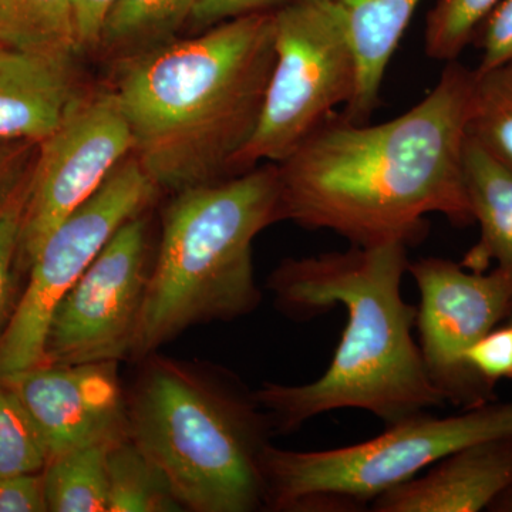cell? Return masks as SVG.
<instances>
[{"mask_svg":"<svg viewBox=\"0 0 512 512\" xmlns=\"http://www.w3.org/2000/svg\"><path fill=\"white\" fill-rule=\"evenodd\" d=\"M26 197L28 190L0 217V336L5 332L18 303L15 302V284Z\"/></svg>","mask_w":512,"mask_h":512,"instance_id":"cell-24","label":"cell"},{"mask_svg":"<svg viewBox=\"0 0 512 512\" xmlns=\"http://www.w3.org/2000/svg\"><path fill=\"white\" fill-rule=\"evenodd\" d=\"M160 192L131 154L50 232L29 266L28 285L0 336V379L46 362L47 329L57 303L119 228L150 210Z\"/></svg>","mask_w":512,"mask_h":512,"instance_id":"cell-8","label":"cell"},{"mask_svg":"<svg viewBox=\"0 0 512 512\" xmlns=\"http://www.w3.org/2000/svg\"><path fill=\"white\" fill-rule=\"evenodd\" d=\"M284 2L285 0H200L190 22L198 28L207 29L249 13L272 12Z\"/></svg>","mask_w":512,"mask_h":512,"instance_id":"cell-29","label":"cell"},{"mask_svg":"<svg viewBox=\"0 0 512 512\" xmlns=\"http://www.w3.org/2000/svg\"><path fill=\"white\" fill-rule=\"evenodd\" d=\"M272 12L249 13L117 60L113 90L134 151L158 190L237 174L275 66Z\"/></svg>","mask_w":512,"mask_h":512,"instance_id":"cell-3","label":"cell"},{"mask_svg":"<svg viewBox=\"0 0 512 512\" xmlns=\"http://www.w3.org/2000/svg\"><path fill=\"white\" fill-rule=\"evenodd\" d=\"M512 490V434L448 454L376 500L375 512H477Z\"/></svg>","mask_w":512,"mask_h":512,"instance_id":"cell-13","label":"cell"},{"mask_svg":"<svg viewBox=\"0 0 512 512\" xmlns=\"http://www.w3.org/2000/svg\"><path fill=\"white\" fill-rule=\"evenodd\" d=\"M79 56L0 45V141L42 143L89 87Z\"/></svg>","mask_w":512,"mask_h":512,"instance_id":"cell-14","label":"cell"},{"mask_svg":"<svg viewBox=\"0 0 512 512\" xmlns=\"http://www.w3.org/2000/svg\"><path fill=\"white\" fill-rule=\"evenodd\" d=\"M0 45L82 56L72 0H0Z\"/></svg>","mask_w":512,"mask_h":512,"instance_id":"cell-20","label":"cell"},{"mask_svg":"<svg viewBox=\"0 0 512 512\" xmlns=\"http://www.w3.org/2000/svg\"><path fill=\"white\" fill-rule=\"evenodd\" d=\"M153 261L146 211L119 228L57 303L47 329L46 362L131 359Z\"/></svg>","mask_w":512,"mask_h":512,"instance_id":"cell-9","label":"cell"},{"mask_svg":"<svg viewBox=\"0 0 512 512\" xmlns=\"http://www.w3.org/2000/svg\"><path fill=\"white\" fill-rule=\"evenodd\" d=\"M406 244L352 245L348 251L288 258L268 289L293 319H312L336 305L348 323L326 372L311 383H264L255 400L276 433H292L315 417L359 409L384 424L446 406L431 383L414 339L417 306L403 298Z\"/></svg>","mask_w":512,"mask_h":512,"instance_id":"cell-2","label":"cell"},{"mask_svg":"<svg viewBox=\"0 0 512 512\" xmlns=\"http://www.w3.org/2000/svg\"><path fill=\"white\" fill-rule=\"evenodd\" d=\"M348 28L359 66L355 100L342 116L369 123L379 106L380 87L390 60L421 0H332Z\"/></svg>","mask_w":512,"mask_h":512,"instance_id":"cell-15","label":"cell"},{"mask_svg":"<svg viewBox=\"0 0 512 512\" xmlns=\"http://www.w3.org/2000/svg\"><path fill=\"white\" fill-rule=\"evenodd\" d=\"M407 272L419 288L417 343L433 386L463 409L494 402V386L468 366L466 353L511 315V279L498 268L473 272L437 256L409 264Z\"/></svg>","mask_w":512,"mask_h":512,"instance_id":"cell-10","label":"cell"},{"mask_svg":"<svg viewBox=\"0 0 512 512\" xmlns=\"http://www.w3.org/2000/svg\"><path fill=\"white\" fill-rule=\"evenodd\" d=\"M275 66L261 120L237 174L279 164L350 106L359 66L345 19L332 0H285L274 10Z\"/></svg>","mask_w":512,"mask_h":512,"instance_id":"cell-7","label":"cell"},{"mask_svg":"<svg viewBox=\"0 0 512 512\" xmlns=\"http://www.w3.org/2000/svg\"><path fill=\"white\" fill-rule=\"evenodd\" d=\"M117 0H72L74 30L80 55L97 52L101 29Z\"/></svg>","mask_w":512,"mask_h":512,"instance_id":"cell-30","label":"cell"},{"mask_svg":"<svg viewBox=\"0 0 512 512\" xmlns=\"http://www.w3.org/2000/svg\"><path fill=\"white\" fill-rule=\"evenodd\" d=\"M278 221L274 163L175 192L164 210L131 359L153 355L194 326L231 322L254 312L262 292L252 247Z\"/></svg>","mask_w":512,"mask_h":512,"instance_id":"cell-4","label":"cell"},{"mask_svg":"<svg viewBox=\"0 0 512 512\" xmlns=\"http://www.w3.org/2000/svg\"><path fill=\"white\" fill-rule=\"evenodd\" d=\"M490 510L498 512H512V490L510 493L503 495V497H501L500 500L490 508Z\"/></svg>","mask_w":512,"mask_h":512,"instance_id":"cell-31","label":"cell"},{"mask_svg":"<svg viewBox=\"0 0 512 512\" xmlns=\"http://www.w3.org/2000/svg\"><path fill=\"white\" fill-rule=\"evenodd\" d=\"M45 444L49 460L130 437L128 393L119 362H45L3 377Z\"/></svg>","mask_w":512,"mask_h":512,"instance_id":"cell-12","label":"cell"},{"mask_svg":"<svg viewBox=\"0 0 512 512\" xmlns=\"http://www.w3.org/2000/svg\"><path fill=\"white\" fill-rule=\"evenodd\" d=\"M474 70L448 62L427 97L369 126L333 116L278 167L282 221L357 247L419 241L429 214L474 224L464 150Z\"/></svg>","mask_w":512,"mask_h":512,"instance_id":"cell-1","label":"cell"},{"mask_svg":"<svg viewBox=\"0 0 512 512\" xmlns=\"http://www.w3.org/2000/svg\"><path fill=\"white\" fill-rule=\"evenodd\" d=\"M471 45L481 52L477 72L512 60V0H503L474 33Z\"/></svg>","mask_w":512,"mask_h":512,"instance_id":"cell-27","label":"cell"},{"mask_svg":"<svg viewBox=\"0 0 512 512\" xmlns=\"http://www.w3.org/2000/svg\"><path fill=\"white\" fill-rule=\"evenodd\" d=\"M133 151V134L113 90H87L39 144L20 229L19 269H29L50 232Z\"/></svg>","mask_w":512,"mask_h":512,"instance_id":"cell-11","label":"cell"},{"mask_svg":"<svg viewBox=\"0 0 512 512\" xmlns=\"http://www.w3.org/2000/svg\"><path fill=\"white\" fill-rule=\"evenodd\" d=\"M107 471V512L185 511L164 471L130 437L111 444Z\"/></svg>","mask_w":512,"mask_h":512,"instance_id":"cell-18","label":"cell"},{"mask_svg":"<svg viewBox=\"0 0 512 512\" xmlns=\"http://www.w3.org/2000/svg\"><path fill=\"white\" fill-rule=\"evenodd\" d=\"M109 448L97 444L49 460L43 481L50 512H107Z\"/></svg>","mask_w":512,"mask_h":512,"instance_id":"cell-19","label":"cell"},{"mask_svg":"<svg viewBox=\"0 0 512 512\" xmlns=\"http://www.w3.org/2000/svg\"><path fill=\"white\" fill-rule=\"evenodd\" d=\"M373 439L330 450H285L262 457L266 510L356 511L441 458L512 434V402H490L448 417L414 414Z\"/></svg>","mask_w":512,"mask_h":512,"instance_id":"cell-6","label":"cell"},{"mask_svg":"<svg viewBox=\"0 0 512 512\" xmlns=\"http://www.w3.org/2000/svg\"><path fill=\"white\" fill-rule=\"evenodd\" d=\"M128 393L130 439L160 466L185 511L266 508L268 414L228 373L153 353Z\"/></svg>","mask_w":512,"mask_h":512,"instance_id":"cell-5","label":"cell"},{"mask_svg":"<svg viewBox=\"0 0 512 512\" xmlns=\"http://www.w3.org/2000/svg\"><path fill=\"white\" fill-rule=\"evenodd\" d=\"M39 144L0 141V217L29 187Z\"/></svg>","mask_w":512,"mask_h":512,"instance_id":"cell-25","label":"cell"},{"mask_svg":"<svg viewBox=\"0 0 512 512\" xmlns=\"http://www.w3.org/2000/svg\"><path fill=\"white\" fill-rule=\"evenodd\" d=\"M466 360L491 386L500 380H512V325L490 330L467 350Z\"/></svg>","mask_w":512,"mask_h":512,"instance_id":"cell-26","label":"cell"},{"mask_svg":"<svg viewBox=\"0 0 512 512\" xmlns=\"http://www.w3.org/2000/svg\"><path fill=\"white\" fill-rule=\"evenodd\" d=\"M467 136L512 171V60L474 70Z\"/></svg>","mask_w":512,"mask_h":512,"instance_id":"cell-21","label":"cell"},{"mask_svg":"<svg viewBox=\"0 0 512 512\" xmlns=\"http://www.w3.org/2000/svg\"><path fill=\"white\" fill-rule=\"evenodd\" d=\"M49 454L18 396L0 379V477L40 473Z\"/></svg>","mask_w":512,"mask_h":512,"instance_id":"cell-23","label":"cell"},{"mask_svg":"<svg viewBox=\"0 0 512 512\" xmlns=\"http://www.w3.org/2000/svg\"><path fill=\"white\" fill-rule=\"evenodd\" d=\"M503 0H437L426 20V53L440 62H454L473 42L484 19Z\"/></svg>","mask_w":512,"mask_h":512,"instance_id":"cell-22","label":"cell"},{"mask_svg":"<svg viewBox=\"0 0 512 512\" xmlns=\"http://www.w3.org/2000/svg\"><path fill=\"white\" fill-rule=\"evenodd\" d=\"M200 0H117L107 15L97 52L113 60L174 40Z\"/></svg>","mask_w":512,"mask_h":512,"instance_id":"cell-17","label":"cell"},{"mask_svg":"<svg viewBox=\"0 0 512 512\" xmlns=\"http://www.w3.org/2000/svg\"><path fill=\"white\" fill-rule=\"evenodd\" d=\"M47 511L43 471L0 477V512Z\"/></svg>","mask_w":512,"mask_h":512,"instance_id":"cell-28","label":"cell"},{"mask_svg":"<svg viewBox=\"0 0 512 512\" xmlns=\"http://www.w3.org/2000/svg\"><path fill=\"white\" fill-rule=\"evenodd\" d=\"M464 181L480 239L461 266L485 272L495 264L512 282V171L467 136Z\"/></svg>","mask_w":512,"mask_h":512,"instance_id":"cell-16","label":"cell"}]
</instances>
